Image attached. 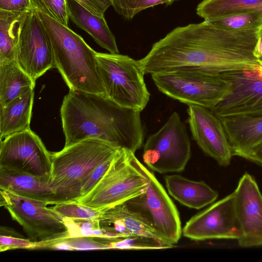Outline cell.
Returning a JSON list of instances; mask_svg holds the SVG:
<instances>
[{
    "instance_id": "19",
    "label": "cell",
    "mask_w": 262,
    "mask_h": 262,
    "mask_svg": "<svg viewBox=\"0 0 262 262\" xmlns=\"http://www.w3.org/2000/svg\"><path fill=\"white\" fill-rule=\"evenodd\" d=\"M49 179L16 170L0 167V189L8 190L26 198L55 204V194Z\"/></svg>"
},
{
    "instance_id": "20",
    "label": "cell",
    "mask_w": 262,
    "mask_h": 262,
    "mask_svg": "<svg viewBox=\"0 0 262 262\" xmlns=\"http://www.w3.org/2000/svg\"><path fill=\"white\" fill-rule=\"evenodd\" d=\"M166 186L169 194L181 204L200 209L212 204L218 192L203 181H195L178 174L167 176Z\"/></svg>"
},
{
    "instance_id": "14",
    "label": "cell",
    "mask_w": 262,
    "mask_h": 262,
    "mask_svg": "<svg viewBox=\"0 0 262 262\" xmlns=\"http://www.w3.org/2000/svg\"><path fill=\"white\" fill-rule=\"evenodd\" d=\"M182 234L195 241L237 240L241 231L235 212L234 192L193 216L183 228Z\"/></svg>"
},
{
    "instance_id": "11",
    "label": "cell",
    "mask_w": 262,
    "mask_h": 262,
    "mask_svg": "<svg viewBox=\"0 0 262 262\" xmlns=\"http://www.w3.org/2000/svg\"><path fill=\"white\" fill-rule=\"evenodd\" d=\"M230 85L228 94L210 110L219 118L262 115V64L219 74Z\"/></svg>"
},
{
    "instance_id": "4",
    "label": "cell",
    "mask_w": 262,
    "mask_h": 262,
    "mask_svg": "<svg viewBox=\"0 0 262 262\" xmlns=\"http://www.w3.org/2000/svg\"><path fill=\"white\" fill-rule=\"evenodd\" d=\"M120 148L99 139L88 138L51 152L49 184L55 193V204L77 201L96 169L114 158Z\"/></svg>"
},
{
    "instance_id": "10",
    "label": "cell",
    "mask_w": 262,
    "mask_h": 262,
    "mask_svg": "<svg viewBox=\"0 0 262 262\" xmlns=\"http://www.w3.org/2000/svg\"><path fill=\"white\" fill-rule=\"evenodd\" d=\"M140 166L148 180L146 189L125 203L144 217L165 241L174 245L182 234L177 208L155 174L141 163Z\"/></svg>"
},
{
    "instance_id": "26",
    "label": "cell",
    "mask_w": 262,
    "mask_h": 262,
    "mask_svg": "<svg viewBox=\"0 0 262 262\" xmlns=\"http://www.w3.org/2000/svg\"><path fill=\"white\" fill-rule=\"evenodd\" d=\"M71 237H91L113 239L122 237L111 227L102 226L99 219H71L63 217Z\"/></svg>"
},
{
    "instance_id": "34",
    "label": "cell",
    "mask_w": 262,
    "mask_h": 262,
    "mask_svg": "<svg viewBox=\"0 0 262 262\" xmlns=\"http://www.w3.org/2000/svg\"><path fill=\"white\" fill-rule=\"evenodd\" d=\"M248 160L262 167V143L254 149Z\"/></svg>"
},
{
    "instance_id": "17",
    "label": "cell",
    "mask_w": 262,
    "mask_h": 262,
    "mask_svg": "<svg viewBox=\"0 0 262 262\" xmlns=\"http://www.w3.org/2000/svg\"><path fill=\"white\" fill-rule=\"evenodd\" d=\"M99 220L101 225L110 226L124 236L147 237L170 248L174 247L165 241L144 217L126 203L104 208Z\"/></svg>"
},
{
    "instance_id": "2",
    "label": "cell",
    "mask_w": 262,
    "mask_h": 262,
    "mask_svg": "<svg viewBox=\"0 0 262 262\" xmlns=\"http://www.w3.org/2000/svg\"><path fill=\"white\" fill-rule=\"evenodd\" d=\"M64 146L97 138L133 152L143 141L140 112L105 96L70 90L60 108Z\"/></svg>"
},
{
    "instance_id": "28",
    "label": "cell",
    "mask_w": 262,
    "mask_h": 262,
    "mask_svg": "<svg viewBox=\"0 0 262 262\" xmlns=\"http://www.w3.org/2000/svg\"><path fill=\"white\" fill-rule=\"evenodd\" d=\"M179 0H111L116 12L127 19H132L141 11L158 5H170Z\"/></svg>"
},
{
    "instance_id": "29",
    "label": "cell",
    "mask_w": 262,
    "mask_h": 262,
    "mask_svg": "<svg viewBox=\"0 0 262 262\" xmlns=\"http://www.w3.org/2000/svg\"><path fill=\"white\" fill-rule=\"evenodd\" d=\"M63 217L71 219H99L104 209H95L76 201L59 203L51 207Z\"/></svg>"
},
{
    "instance_id": "12",
    "label": "cell",
    "mask_w": 262,
    "mask_h": 262,
    "mask_svg": "<svg viewBox=\"0 0 262 262\" xmlns=\"http://www.w3.org/2000/svg\"><path fill=\"white\" fill-rule=\"evenodd\" d=\"M0 167L50 180L51 152L47 149L39 136L30 128L1 140Z\"/></svg>"
},
{
    "instance_id": "35",
    "label": "cell",
    "mask_w": 262,
    "mask_h": 262,
    "mask_svg": "<svg viewBox=\"0 0 262 262\" xmlns=\"http://www.w3.org/2000/svg\"><path fill=\"white\" fill-rule=\"evenodd\" d=\"M255 54L258 58L262 56V34L259 33V38L255 50Z\"/></svg>"
},
{
    "instance_id": "21",
    "label": "cell",
    "mask_w": 262,
    "mask_h": 262,
    "mask_svg": "<svg viewBox=\"0 0 262 262\" xmlns=\"http://www.w3.org/2000/svg\"><path fill=\"white\" fill-rule=\"evenodd\" d=\"M69 19L76 26L90 34L95 42L110 53L118 54L114 35L104 16H97L75 0H67Z\"/></svg>"
},
{
    "instance_id": "25",
    "label": "cell",
    "mask_w": 262,
    "mask_h": 262,
    "mask_svg": "<svg viewBox=\"0 0 262 262\" xmlns=\"http://www.w3.org/2000/svg\"><path fill=\"white\" fill-rule=\"evenodd\" d=\"M262 9V0H203L197 6L196 14L210 21L228 15Z\"/></svg>"
},
{
    "instance_id": "16",
    "label": "cell",
    "mask_w": 262,
    "mask_h": 262,
    "mask_svg": "<svg viewBox=\"0 0 262 262\" xmlns=\"http://www.w3.org/2000/svg\"><path fill=\"white\" fill-rule=\"evenodd\" d=\"M188 106V122L194 140L220 165L228 166L233 155L220 118L207 107L194 104Z\"/></svg>"
},
{
    "instance_id": "27",
    "label": "cell",
    "mask_w": 262,
    "mask_h": 262,
    "mask_svg": "<svg viewBox=\"0 0 262 262\" xmlns=\"http://www.w3.org/2000/svg\"><path fill=\"white\" fill-rule=\"evenodd\" d=\"M208 21L231 30H260L262 26V9L236 13Z\"/></svg>"
},
{
    "instance_id": "22",
    "label": "cell",
    "mask_w": 262,
    "mask_h": 262,
    "mask_svg": "<svg viewBox=\"0 0 262 262\" xmlns=\"http://www.w3.org/2000/svg\"><path fill=\"white\" fill-rule=\"evenodd\" d=\"M31 89L0 106L1 139L13 134L30 129L34 92Z\"/></svg>"
},
{
    "instance_id": "23",
    "label": "cell",
    "mask_w": 262,
    "mask_h": 262,
    "mask_svg": "<svg viewBox=\"0 0 262 262\" xmlns=\"http://www.w3.org/2000/svg\"><path fill=\"white\" fill-rule=\"evenodd\" d=\"M34 81L17 60L0 62V106L34 89Z\"/></svg>"
},
{
    "instance_id": "18",
    "label": "cell",
    "mask_w": 262,
    "mask_h": 262,
    "mask_svg": "<svg viewBox=\"0 0 262 262\" xmlns=\"http://www.w3.org/2000/svg\"><path fill=\"white\" fill-rule=\"evenodd\" d=\"M220 119L233 156L248 160L254 149L262 143V115L231 116Z\"/></svg>"
},
{
    "instance_id": "32",
    "label": "cell",
    "mask_w": 262,
    "mask_h": 262,
    "mask_svg": "<svg viewBox=\"0 0 262 262\" xmlns=\"http://www.w3.org/2000/svg\"><path fill=\"white\" fill-rule=\"evenodd\" d=\"M86 9L99 16H104L106 10L112 6L111 0H75Z\"/></svg>"
},
{
    "instance_id": "1",
    "label": "cell",
    "mask_w": 262,
    "mask_h": 262,
    "mask_svg": "<svg viewBox=\"0 0 262 262\" xmlns=\"http://www.w3.org/2000/svg\"><path fill=\"white\" fill-rule=\"evenodd\" d=\"M242 40L238 31L204 20L174 29L139 62L150 75L179 70L220 74L259 64L254 53L240 51Z\"/></svg>"
},
{
    "instance_id": "15",
    "label": "cell",
    "mask_w": 262,
    "mask_h": 262,
    "mask_svg": "<svg viewBox=\"0 0 262 262\" xmlns=\"http://www.w3.org/2000/svg\"><path fill=\"white\" fill-rule=\"evenodd\" d=\"M234 208L242 247L262 246V194L255 179L248 173L240 179L234 191Z\"/></svg>"
},
{
    "instance_id": "30",
    "label": "cell",
    "mask_w": 262,
    "mask_h": 262,
    "mask_svg": "<svg viewBox=\"0 0 262 262\" xmlns=\"http://www.w3.org/2000/svg\"><path fill=\"white\" fill-rule=\"evenodd\" d=\"M31 8L39 10L69 27L67 0H30Z\"/></svg>"
},
{
    "instance_id": "31",
    "label": "cell",
    "mask_w": 262,
    "mask_h": 262,
    "mask_svg": "<svg viewBox=\"0 0 262 262\" xmlns=\"http://www.w3.org/2000/svg\"><path fill=\"white\" fill-rule=\"evenodd\" d=\"M1 252L16 249H38L39 244L24 237L13 229L5 226L0 228Z\"/></svg>"
},
{
    "instance_id": "9",
    "label": "cell",
    "mask_w": 262,
    "mask_h": 262,
    "mask_svg": "<svg viewBox=\"0 0 262 262\" xmlns=\"http://www.w3.org/2000/svg\"><path fill=\"white\" fill-rule=\"evenodd\" d=\"M191 157V144L185 125L174 112L156 133L147 138L143 160L160 173L183 171Z\"/></svg>"
},
{
    "instance_id": "36",
    "label": "cell",
    "mask_w": 262,
    "mask_h": 262,
    "mask_svg": "<svg viewBox=\"0 0 262 262\" xmlns=\"http://www.w3.org/2000/svg\"><path fill=\"white\" fill-rule=\"evenodd\" d=\"M258 61L259 62L260 64H262V56L259 57L258 58Z\"/></svg>"
},
{
    "instance_id": "5",
    "label": "cell",
    "mask_w": 262,
    "mask_h": 262,
    "mask_svg": "<svg viewBox=\"0 0 262 262\" xmlns=\"http://www.w3.org/2000/svg\"><path fill=\"white\" fill-rule=\"evenodd\" d=\"M135 153L120 148L109 167L96 184L76 202L95 209L124 203L143 193L147 179Z\"/></svg>"
},
{
    "instance_id": "3",
    "label": "cell",
    "mask_w": 262,
    "mask_h": 262,
    "mask_svg": "<svg viewBox=\"0 0 262 262\" xmlns=\"http://www.w3.org/2000/svg\"><path fill=\"white\" fill-rule=\"evenodd\" d=\"M34 10L50 39L55 67L70 90L106 96L99 71L96 52L69 27Z\"/></svg>"
},
{
    "instance_id": "6",
    "label": "cell",
    "mask_w": 262,
    "mask_h": 262,
    "mask_svg": "<svg viewBox=\"0 0 262 262\" xmlns=\"http://www.w3.org/2000/svg\"><path fill=\"white\" fill-rule=\"evenodd\" d=\"M96 58L106 96L122 107L142 111L150 94L139 61L119 53L96 52Z\"/></svg>"
},
{
    "instance_id": "13",
    "label": "cell",
    "mask_w": 262,
    "mask_h": 262,
    "mask_svg": "<svg viewBox=\"0 0 262 262\" xmlns=\"http://www.w3.org/2000/svg\"><path fill=\"white\" fill-rule=\"evenodd\" d=\"M17 61L34 80L55 67L51 42L36 11L31 8L20 31Z\"/></svg>"
},
{
    "instance_id": "24",
    "label": "cell",
    "mask_w": 262,
    "mask_h": 262,
    "mask_svg": "<svg viewBox=\"0 0 262 262\" xmlns=\"http://www.w3.org/2000/svg\"><path fill=\"white\" fill-rule=\"evenodd\" d=\"M30 9L15 11L0 9V62L17 60L20 33Z\"/></svg>"
},
{
    "instance_id": "8",
    "label": "cell",
    "mask_w": 262,
    "mask_h": 262,
    "mask_svg": "<svg viewBox=\"0 0 262 262\" xmlns=\"http://www.w3.org/2000/svg\"><path fill=\"white\" fill-rule=\"evenodd\" d=\"M160 91L187 105L211 108L229 92L230 84L219 74L179 70L151 75Z\"/></svg>"
},
{
    "instance_id": "33",
    "label": "cell",
    "mask_w": 262,
    "mask_h": 262,
    "mask_svg": "<svg viewBox=\"0 0 262 262\" xmlns=\"http://www.w3.org/2000/svg\"><path fill=\"white\" fill-rule=\"evenodd\" d=\"M30 8V0H0V9L2 10L15 11Z\"/></svg>"
},
{
    "instance_id": "37",
    "label": "cell",
    "mask_w": 262,
    "mask_h": 262,
    "mask_svg": "<svg viewBox=\"0 0 262 262\" xmlns=\"http://www.w3.org/2000/svg\"><path fill=\"white\" fill-rule=\"evenodd\" d=\"M259 33L260 34H262V26H261V27L260 28V29L259 30Z\"/></svg>"
},
{
    "instance_id": "7",
    "label": "cell",
    "mask_w": 262,
    "mask_h": 262,
    "mask_svg": "<svg viewBox=\"0 0 262 262\" xmlns=\"http://www.w3.org/2000/svg\"><path fill=\"white\" fill-rule=\"evenodd\" d=\"M0 205L23 228L28 238L39 244L38 249L56 241L70 238L64 219L48 203L19 196L1 189Z\"/></svg>"
}]
</instances>
